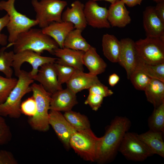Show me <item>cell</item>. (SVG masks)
Segmentation results:
<instances>
[{"label":"cell","mask_w":164,"mask_h":164,"mask_svg":"<svg viewBox=\"0 0 164 164\" xmlns=\"http://www.w3.org/2000/svg\"><path fill=\"white\" fill-rule=\"evenodd\" d=\"M89 94L101 95L104 97L111 95L113 92L100 82L93 85L89 89Z\"/></svg>","instance_id":"36"},{"label":"cell","mask_w":164,"mask_h":164,"mask_svg":"<svg viewBox=\"0 0 164 164\" xmlns=\"http://www.w3.org/2000/svg\"><path fill=\"white\" fill-rule=\"evenodd\" d=\"M140 70L152 78L164 82V63L152 64L148 63L138 56L135 69Z\"/></svg>","instance_id":"27"},{"label":"cell","mask_w":164,"mask_h":164,"mask_svg":"<svg viewBox=\"0 0 164 164\" xmlns=\"http://www.w3.org/2000/svg\"><path fill=\"white\" fill-rule=\"evenodd\" d=\"M77 104L76 94L67 87L51 95L50 110L66 112L71 110Z\"/></svg>","instance_id":"16"},{"label":"cell","mask_w":164,"mask_h":164,"mask_svg":"<svg viewBox=\"0 0 164 164\" xmlns=\"http://www.w3.org/2000/svg\"><path fill=\"white\" fill-rule=\"evenodd\" d=\"M125 5L129 7H133L137 5H140L143 0H121Z\"/></svg>","instance_id":"42"},{"label":"cell","mask_w":164,"mask_h":164,"mask_svg":"<svg viewBox=\"0 0 164 164\" xmlns=\"http://www.w3.org/2000/svg\"><path fill=\"white\" fill-rule=\"evenodd\" d=\"M152 78L143 71L136 69L131 74L129 80L136 89L144 91Z\"/></svg>","instance_id":"31"},{"label":"cell","mask_w":164,"mask_h":164,"mask_svg":"<svg viewBox=\"0 0 164 164\" xmlns=\"http://www.w3.org/2000/svg\"><path fill=\"white\" fill-rule=\"evenodd\" d=\"M12 46L15 53L29 50L40 54L45 50L53 54L55 50L59 48L56 42L44 33L42 29L32 28L19 34L13 43L6 47L7 48Z\"/></svg>","instance_id":"2"},{"label":"cell","mask_w":164,"mask_h":164,"mask_svg":"<svg viewBox=\"0 0 164 164\" xmlns=\"http://www.w3.org/2000/svg\"><path fill=\"white\" fill-rule=\"evenodd\" d=\"M31 3L36 13L38 25L42 29L53 22H62L63 10L67 4L61 0H32Z\"/></svg>","instance_id":"7"},{"label":"cell","mask_w":164,"mask_h":164,"mask_svg":"<svg viewBox=\"0 0 164 164\" xmlns=\"http://www.w3.org/2000/svg\"><path fill=\"white\" fill-rule=\"evenodd\" d=\"M82 31L75 29L68 34L64 42V47L85 52L91 46L82 36Z\"/></svg>","instance_id":"26"},{"label":"cell","mask_w":164,"mask_h":164,"mask_svg":"<svg viewBox=\"0 0 164 164\" xmlns=\"http://www.w3.org/2000/svg\"><path fill=\"white\" fill-rule=\"evenodd\" d=\"M104 98L98 94H89L84 103L89 105L93 110L97 111L101 107Z\"/></svg>","instance_id":"37"},{"label":"cell","mask_w":164,"mask_h":164,"mask_svg":"<svg viewBox=\"0 0 164 164\" xmlns=\"http://www.w3.org/2000/svg\"><path fill=\"white\" fill-rule=\"evenodd\" d=\"M149 130L164 132V102L154 109L148 119Z\"/></svg>","instance_id":"29"},{"label":"cell","mask_w":164,"mask_h":164,"mask_svg":"<svg viewBox=\"0 0 164 164\" xmlns=\"http://www.w3.org/2000/svg\"><path fill=\"white\" fill-rule=\"evenodd\" d=\"M131 126L126 117L116 116L111 121L104 135L102 136L97 158L99 164L113 160L116 156L123 138Z\"/></svg>","instance_id":"1"},{"label":"cell","mask_w":164,"mask_h":164,"mask_svg":"<svg viewBox=\"0 0 164 164\" xmlns=\"http://www.w3.org/2000/svg\"><path fill=\"white\" fill-rule=\"evenodd\" d=\"M21 113L29 116H33L36 111V104L33 96L30 97L22 102L20 105Z\"/></svg>","instance_id":"35"},{"label":"cell","mask_w":164,"mask_h":164,"mask_svg":"<svg viewBox=\"0 0 164 164\" xmlns=\"http://www.w3.org/2000/svg\"><path fill=\"white\" fill-rule=\"evenodd\" d=\"M74 29L71 23L62 21L53 22L42 29L45 34L53 39L60 48H63L64 40L69 33Z\"/></svg>","instance_id":"21"},{"label":"cell","mask_w":164,"mask_h":164,"mask_svg":"<svg viewBox=\"0 0 164 164\" xmlns=\"http://www.w3.org/2000/svg\"><path fill=\"white\" fill-rule=\"evenodd\" d=\"M17 83L6 101L0 104V115L3 117L18 118L21 114L22 99L27 94L32 91L30 85L34 80L29 72L21 70L18 77Z\"/></svg>","instance_id":"3"},{"label":"cell","mask_w":164,"mask_h":164,"mask_svg":"<svg viewBox=\"0 0 164 164\" xmlns=\"http://www.w3.org/2000/svg\"><path fill=\"white\" fill-rule=\"evenodd\" d=\"M57 59L43 56L32 50H25L14 53L12 67L14 69L15 75L18 77L22 64L25 62L29 63L32 67V70L29 72L33 79L37 75L39 67L46 63H55Z\"/></svg>","instance_id":"10"},{"label":"cell","mask_w":164,"mask_h":164,"mask_svg":"<svg viewBox=\"0 0 164 164\" xmlns=\"http://www.w3.org/2000/svg\"><path fill=\"white\" fill-rule=\"evenodd\" d=\"M9 21V16L7 14L0 18V45L2 46L7 45L8 38L5 35L1 33V32L4 27L7 26Z\"/></svg>","instance_id":"39"},{"label":"cell","mask_w":164,"mask_h":164,"mask_svg":"<svg viewBox=\"0 0 164 164\" xmlns=\"http://www.w3.org/2000/svg\"><path fill=\"white\" fill-rule=\"evenodd\" d=\"M18 162L10 152L0 150V164H17Z\"/></svg>","instance_id":"38"},{"label":"cell","mask_w":164,"mask_h":164,"mask_svg":"<svg viewBox=\"0 0 164 164\" xmlns=\"http://www.w3.org/2000/svg\"><path fill=\"white\" fill-rule=\"evenodd\" d=\"M95 1H104L107 2H110L111 3V4H113L115 2H116L117 1H118V0H93Z\"/></svg>","instance_id":"43"},{"label":"cell","mask_w":164,"mask_h":164,"mask_svg":"<svg viewBox=\"0 0 164 164\" xmlns=\"http://www.w3.org/2000/svg\"><path fill=\"white\" fill-rule=\"evenodd\" d=\"M84 52L65 47L58 48L54 51L53 55L57 57L55 63L70 66L76 70L84 71L83 57Z\"/></svg>","instance_id":"17"},{"label":"cell","mask_w":164,"mask_h":164,"mask_svg":"<svg viewBox=\"0 0 164 164\" xmlns=\"http://www.w3.org/2000/svg\"><path fill=\"white\" fill-rule=\"evenodd\" d=\"M15 0L0 2V10L6 11L9 18V23L6 26L9 33V44L13 43L20 33L38 25L36 19H31L16 10L14 5Z\"/></svg>","instance_id":"6"},{"label":"cell","mask_w":164,"mask_h":164,"mask_svg":"<svg viewBox=\"0 0 164 164\" xmlns=\"http://www.w3.org/2000/svg\"><path fill=\"white\" fill-rule=\"evenodd\" d=\"M84 5L80 1L76 0L63 12L62 21L71 23L74 28L83 30L87 26V22L84 12Z\"/></svg>","instance_id":"18"},{"label":"cell","mask_w":164,"mask_h":164,"mask_svg":"<svg viewBox=\"0 0 164 164\" xmlns=\"http://www.w3.org/2000/svg\"><path fill=\"white\" fill-rule=\"evenodd\" d=\"M108 10V19L111 26L123 28L131 22L129 12L121 0L111 4Z\"/></svg>","instance_id":"19"},{"label":"cell","mask_w":164,"mask_h":164,"mask_svg":"<svg viewBox=\"0 0 164 164\" xmlns=\"http://www.w3.org/2000/svg\"><path fill=\"white\" fill-rule=\"evenodd\" d=\"M12 134L4 117L0 115V145H6L11 140Z\"/></svg>","instance_id":"34"},{"label":"cell","mask_w":164,"mask_h":164,"mask_svg":"<svg viewBox=\"0 0 164 164\" xmlns=\"http://www.w3.org/2000/svg\"><path fill=\"white\" fill-rule=\"evenodd\" d=\"M17 81L16 78L0 75V104L6 101Z\"/></svg>","instance_id":"32"},{"label":"cell","mask_w":164,"mask_h":164,"mask_svg":"<svg viewBox=\"0 0 164 164\" xmlns=\"http://www.w3.org/2000/svg\"><path fill=\"white\" fill-rule=\"evenodd\" d=\"M83 63L88 69L90 73L97 75L103 73L107 65L97 53L96 49L91 46L84 52Z\"/></svg>","instance_id":"23"},{"label":"cell","mask_w":164,"mask_h":164,"mask_svg":"<svg viewBox=\"0 0 164 164\" xmlns=\"http://www.w3.org/2000/svg\"><path fill=\"white\" fill-rule=\"evenodd\" d=\"M49 121L57 135L67 148L70 147L69 142L73 134L77 131L69 123L60 111L50 110Z\"/></svg>","instance_id":"13"},{"label":"cell","mask_w":164,"mask_h":164,"mask_svg":"<svg viewBox=\"0 0 164 164\" xmlns=\"http://www.w3.org/2000/svg\"><path fill=\"white\" fill-rule=\"evenodd\" d=\"M120 51L118 63L125 70L127 78L135 70L138 56L135 45L132 39L125 38L120 40Z\"/></svg>","instance_id":"12"},{"label":"cell","mask_w":164,"mask_h":164,"mask_svg":"<svg viewBox=\"0 0 164 164\" xmlns=\"http://www.w3.org/2000/svg\"><path fill=\"white\" fill-rule=\"evenodd\" d=\"M143 22L147 37H159L164 40V23L156 15L155 7L146 8L143 12Z\"/></svg>","instance_id":"15"},{"label":"cell","mask_w":164,"mask_h":164,"mask_svg":"<svg viewBox=\"0 0 164 164\" xmlns=\"http://www.w3.org/2000/svg\"><path fill=\"white\" fill-rule=\"evenodd\" d=\"M139 56L152 64L164 63V40L160 38L147 37L135 42Z\"/></svg>","instance_id":"8"},{"label":"cell","mask_w":164,"mask_h":164,"mask_svg":"<svg viewBox=\"0 0 164 164\" xmlns=\"http://www.w3.org/2000/svg\"><path fill=\"white\" fill-rule=\"evenodd\" d=\"M155 2H156L157 3L164 1V0H152Z\"/></svg>","instance_id":"44"},{"label":"cell","mask_w":164,"mask_h":164,"mask_svg":"<svg viewBox=\"0 0 164 164\" xmlns=\"http://www.w3.org/2000/svg\"><path fill=\"white\" fill-rule=\"evenodd\" d=\"M102 138L97 137L91 129L77 131L71 136L69 144L84 159L93 162L97 158Z\"/></svg>","instance_id":"4"},{"label":"cell","mask_w":164,"mask_h":164,"mask_svg":"<svg viewBox=\"0 0 164 164\" xmlns=\"http://www.w3.org/2000/svg\"><path fill=\"white\" fill-rule=\"evenodd\" d=\"M58 80L61 85L69 80L76 70L73 67L54 63Z\"/></svg>","instance_id":"33"},{"label":"cell","mask_w":164,"mask_h":164,"mask_svg":"<svg viewBox=\"0 0 164 164\" xmlns=\"http://www.w3.org/2000/svg\"><path fill=\"white\" fill-rule=\"evenodd\" d=\"M118 151L127 159L135 162L143 161L153 155L137 134L128 131L123 138Z\"/></svg>","instance_id":"9"},{"label":"cell","mask_w":164,"mask_h":164,"mask_svg":"<svg viewBox=\"0 0 164 164\" xmlns=\"http://www.w3.org/2000/svg\"><path fill=\"white\" fill-rule=\"evenodd\" d=\"M31 87L32 96L36 102V111L33 116L29 117V123L34 130L43 132L47 131L50 126L49 110L51 94L40 84L33 83Z\"/></svg>","instance_id":"5"},{"label":"cell","mask_w":164,"mask_h":164,"mask_svg":"<svg viewBox=\"0 0 164 164\" xmlns=\"http://www.w3.org/2000/svg\"><path fill=\"white\" fill-rule=\"evenodd\" d=\"M33 79L39 82L45 89L51 95L63 89L62 85L58 80L54 63H48L42 65Z\"/></svg>","instance_id":"14"},{"label":"cell","mask_w":164,"mask_h":164,"mask_svg":"<svg viewBox=\"0 0 164 164\" xmlns=\"http://www.w3.org/2000/svg\"><path fill=\"white\" fill-rule=\"evenodd\" d=\"M147 101L154 108L164 102V82L152 78L144 91Z\"/></svg>","instance_id":"25"},{"label":"cell","mask_w":164,"mask_h":164,"mask_svg":"<svg viewBox=\"0 0 164 164\" xmlns=\"http://www.w3.org/2000/svg\"><path fill=\"white\" fill-rule=\"evenodd\" d=\"M100 82L97 75L76 70L66 84L67 87L76 94Z\"/></svg>","instance_id":"20"},{"label":"cell","mask_w":164,"mask_h":164,"mask_svg":"<svg viewBox=\"0 0 164 164\" xmlns=\"http://www.w3.org/2000/svg\"><path fill=\"white\" fill-rule=\"evenodd\" d=\"M7 48L6 47H4L0 50V71L6 77L11 78L13 72L11 67L15 53L12 51H5Z\"/></svg>","instance_id":"30"},{"label":"cell","mask_w":164,"mask_h":164,"mask_svg":"<svg viewBox=\"0 0 164 164\" xmlns=\"http://www.w3.org/2000/svg\"><path fill=\"white\" fill-rule=\"evenodd\" d=\"M63 115L76 131L91 129L89 121L87 117L84 114L71 110L65 112Z\"/></svg>","instance_id":"28"},{"label":"cell","mask_w":164,"mask_h":164,"mask_svg":"<svg viewBox=\"0 0 164 164\" xmlns=\"http://www.w3.org/2000/svg\"><path fill=\"white\" fill-rule=\"evenodd\" d=\"M102 46L105 56L112 63H118L120 51V41L114 36L106 33L102 37Z\"/></svg>","instance_id":"24"},{"label":"cell","mask_w":164,"mask_h":164,"mask_svg":"<svg viewBox=\"0 0 164 164\" xmlns=\"http://www.w3.org/2000/svg\"><path fill=\"white\" fill-rule=\"evenodd\" d=\"M120 77L119 76L115 73L111 74L109 76L108 81L109 84L111 87H114L119 82Z\"/></svg>","instance_id":"41"},{"label":"cell","mask_w":164,"mask_h":164,"mask_svg":"<svg viewBox=\"0 0 164 164\" xmlns=\"http://www.w3.org/2000/svg\"><path fill=\"white\" fill-rule=\"evenodd\" d=\"M155 10L157 16L164 23V1L157 3Z\"/></svg>","instance_id":"40"},{"label":"cell","mask_w":164,"mask_h":164,"mask_svg":"<svg viewBox=\"0 0 164 164\" xmlns=\"http://www.w3.org/2000/svg\"><path fill=\"white\" fill-rule=\"evenodd\" d=\"M163 132L149 130L138 136L148 147L152 154L164 158V142Z\"/></svg>","instance_id":"22"},{"label":"cell","mask_w":164,"mask_h":164,"mask_svg":"<svg viewBox=\"0 0 164 164\" xmlns=\"http://www.w3.org/2000/svg\"><path fill=\"white\" fill-rule=\"evenodd\" d=\"M84 12L87 24L98 29L110 28L108 19V10L99 6L96 2L90 0L84 5Z\"/></svg>","instance_id":"11"}]
</instances>
